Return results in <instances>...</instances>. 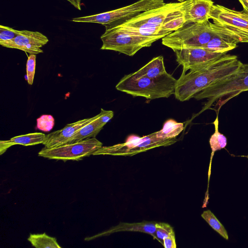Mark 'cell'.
Returning <instances> with one entry per match:
<instances>
[{
    "mask_svg": "<svg viewBox=\"0 0 248 248\" xmlns=\"http://www.w3.org/2000/svg\"><path fill=\"white\" fill-rule=\"evenodd\" d=\"M192 1L165 3L113 27L126 32L160 39L187 24L185 16Z\"/></svg>",
    "mask_w": 248,
    "mask_h": 248,
    "instance_id": "1",
    "label": "cell"
},
{
    "mask_svg": "<svg viewBox=\"0 0 248 248\" xmlns=\"http://www.w3.org/2000/svg\"><path fill=\"white\" fill-rule=\"evenodd\" d=\"M243 64L236 55L226 53L205 66L182 73L177 79L175 97L180 101L188 100L213 83L236 72Z\"/></svg>",
    "mask_w": 248,
    "mask_h": 248,
    "instance_id": "2",
    "label": "cell"
},
{
    "mask_svg": "<svg viewBox=\"0 0 248 248\" xmlns=\"http://www.w3.org/2000/svg\"><path fill=\"white\" fill-rule=\"evenodd\" d=\"M177 79L167 73L155 78L125 75L116 85V89L133 96L148 99L168 98L174 94Z\"/></svg>",
    "mask_w": 248,
    "mask_h": 248,
    "instance_id": "3",
    "label": "cell"
},
{
    "mask_svg": "<svg viewBox=\"0 0 248 248\" xmlns=\"http://www.w3.org/2000/svg\"><path fill=\"white\" fill-rule=\"evenodd\" d=\"M248 91V64H243L236 72L220 79L197 93L193 98L197 100L207 98L208 101L202 111L209 108L216 102V110L232 98L243 92Z\"/></svg>",
    "mask_w": 248,
    "mask_h": 248,
    "instance_id": "4",
    "label": "cell"
},
{
    "mask_svg": "<svg viewBox=\"0 0 248 248\" xmlns=\"http://www.w3.org/2000/svg\"><path fill=\"white\" fill-rule=\"evenodd\" d=\"M215 25L209 20L188 23L162 38V44L175 51L202 47L215 34Z\"/></svg>",
    "mask_w": 248,
    "mask_h": 248,
    "instance_id": "5",
    "label": "cell"
},
{
    "mask_svg": "<svg viewBox=\"0 0 248 248\" xmlns=\"http://www.w3.org/2000/svg\"><path fill=\"white\" fill-rule=\"evenodd\" d=\"M165 4L163 0H139L130 5L118 9L91 16L75 17V22L94 23L106 28L120 25L137 15Z\"/></svg>",
    "mask_w": 248,
    "mask_h": 248,
    "instance_id": "6",
    "label": "cell"
},
{
    "mask_svg": "<svg viewBox=\"0 0 248 248\" xmlns=\"http://www.w3.org/2000/svg\"><path fill=\"white\" fill-rule=\"evenodd\" d=\"M102 50H110L134 56L143 47H149L156 41V37L139 35L123 31L115 27L106 28L100 37Z\"/></svg>",
    "mask_w": 248,
    "mask_h": 248,
    "instance_id": "7",
    "label": "cell"
},
{
    "mask_svg": "<svg viewBox=\"0 0 248 248\" xmlns=\"http://www.w3.org/2000/svg\"><path fill=\"white\" fill-rule=\"evenodd\" d=\"M176 141V138L168 139L158 138L156 132L142 137L131 135L124 143L102 146L93 155L132 156L156 147L169 146Z\"/></svg>",
    "mask_w": 248,
    "mask_h": 248,
    "instance_id": "8",
    "label": "cell"
},
{
    "mask_svg": "<svg viewBox=\"0 0 248 248\" xmlns=\"http://www.w3.org/2000/svg\"><path fill=\"white\" fill-rule=\"evenodd\" d=\"M102 143L95 138H88L72 143H67L58 147L43 148L38 155L49 159L79 160L93 155L102 146Z\"/></svg>",
    "mask_w": 248,
    "mask_h": 248,
    "instance_id": "9",
    "label": "cell"
},
{
    "mask_svg": "<svg viewBox=\"0 0 248 248\" xmlns=\"http://www.w3.org/2000/svg\"><path fill=\"white\" fill-rule=\"evenodd\" d=\"M213 23L225 27L233 32L240 43H248V13L238 11L222 5H213L209 14Z\"/></svg>",
    "mask_w": 248,
    "mask_h": 248,
    "instance_id": "10",
    "label": "cell"
},
{
    "mask_svg": "<svg viewBox=\"0 0 248 248\" xmlns=\"http://www.w3.org/2000/svg\"><path fill=\"white\" fill-rule=\"evenodd\" d=\"M177 63L182 66V73L209 63L226 53H218L203 47L182 49L174 51Z\"/></svg>",
    "mask_w": 248,
    "mask_h": 248,
    "instance_id": "11",
    "label": "cell"
},
{
    "mask_svg": "<svg viewBox=\"0 0 248 248\" xmlns=\"http://www.w3.org/2000/svg\"><path fill=\"white\" fill-rule=\"evenodd\" d=\"M48 42L46 36L39 31H20L19 34L14 39L0 42L1 46L22 50L30 54L43 53L41 48Z\"/></svg>",
    "mask_w": 248,
    "mask_h": 248,
    "instance_id": "12",
    "label": "cell"
},
{
    "mask_svg": "<svg viewBox=\"0 0 248 248\" xmlns=\"http://www.w3.org/2000/svg\"><path fill=\"white\" fill-rule=\"evenodd\" d=\"M215 25V34L202 47L218 53H227L236 48L240 43L239 38L225 27L217 24Z\"/></svg>",
    "mask_w": 248,
    "mask_h": 248,
    "instance_id": "13",
    "label": "cell"
},
{
    "mask_svg": "<svg viewBox=\"0 0 248 248\" xmlns=\"http://www.w3.org/2000/svg\"><path fill=\"white\" fill-rule=\"evenodd\" d=\"M97 115L66 124L63 128L46 135L42 143L46 148H51L66 144L69 140L83 126L92 122Z\"/></svg>",
    "mask_w": 248,
    "mask_h": 248,
    "instance_id": "14",
    "label": "cell"
},
{
    "mask_svg": "<svg viewBox=\"0 0 248 248\" xmlns=\"http://www.w3.org/2000/svg\"><path fill=\"white\" fill-rule=\"evenodd\" d=\"M214 2L211 0H193L186 14L187 24L203 22L209 19Z\"/></svg>",
    "mask_w": 248,
    "mask_h": 248,
    "instance_id": "15",
    "label": "cell"
},
{
    "mask_svg": "<svg viewBox=\"0 0 248 248\" xmlns=\"http://www.w3.org/2000/svg\"><path fill=\"white\" fill-rule=\"evenodd\" d=\"M156 222L153 221H143L138 223H120L118 225L111 228L109 230L102 233L97 234L90 238H87V240H91L104 235H108L111 233L121 231H134L140 232L150 234L154 238L157 239L155 235V224Z\"/></svg>",
    "mask_w": 248,
    "mask_h": 248,
    "instance_id": "16",
    "label": "cell"
},
{
    "mask_svg": "<svg viewBox=\"0 0 248 248\" xmlns=\"http://www.w3.org/2000/svg\"><path fill=\"white\" fill-rule=\"evenodd\" d=\"M46 135L41 132L29 133L14 137L9 140L0 141V155L5 152L10 147L19 144L23 146H32L42 144Z\"/></svg>",
    "mask_w": 248,
    "mask_h": 248,
    "instance_id": "17",
    "label": "cell"
},
{
    "mask_svg": "<svg viewBox=\"0 0 248 248\" xmlns=\"http://www.w3.org/2000/svg\"><path fill=\"white\" fill-rule=\"evenodd\" d=\"M162 56L152 59L149 62L138 71L133 73L138 77L155 78L167 73Z\"/></svg>",
    "mask_w": 248,
    "mask_h": 248,
    "instance_id": "18",
    "label": "cell"
},
{
    "mask_svg": "<svg viewBox=\"0 0 248 248\" xmlns=\"http://www.w3.org/2000/svg\"><path fill=\"white\" fill-rule=\"evenodd\" d=\"M98 116V114L97 118ZM97 118L81 128L67 143H74L88 138H95L104 127L98 123Z\"/></svg>",
    "mask_w": 248,
    "mask_h": 248,
    "instance_id": "19",
    "label": "cell"
},
{
    "mask_svg": "<svg viewBox=\"0 0 248 248\" xmlns=\"http://www.w3.org/2000/svg\"><path fill=\"white\" fill-rule=\"evenodd\" d=\"M213 124L215 125V132L211 136L209 140V143L212 152L208 170V185L211 174L212 160L214 155L215 152L224 148L226 146L227 142L226 137L218 131V119L217 114L215 120L213 122Z\"/></svg>",
    "mask_w": 248,
    "mask_h": 248,
    "instance_id": "20",
    "label": "cell"
},
{
    "mask_svg": "<svg viewBox=\"0 0 248 248\" xmlns=\"http://www.w3.org/2000/svg\"><path fill=\"white\" fill-rule=\"evenodd\" d=\"M184 124L178 123L173 119L166 121L162 128L156 132L158 138L163 139L175 138L184 129Z\"/></svg>",
    "mask_w": 248,
    "mask_h": 248,
    "instance_id": "21",
    "label": "cell"
},
{
    "mask_svg": "<svg viewBox=\"0 0 248 248\" xmlns=\"http://www.w3.org/2000/svg\"><path fill=\"white\" fill-rule=\"evenodd\" d=\"M28 240L36 248H61L56 238L42 234H30Z\"/></svg>",
    "mask_w": 248,
    "mask_h": 248,
    "instance_id": "22",
    "label": "cell"
},
{
    "mask_svg": "<svg viewBox=\"0 0 248 248\" xmlns=\"http://www.w3.org/2000/svg\"><path fill=\"white\" fill-rule=\"evenodd\" d=\"M201 217L222 237L227 240L229 239L228 234L225 227L210 210L203 211Z\"/></svg>",
    "mask_w": 248,
    "mask_h": 248,
    "instance_id": "23",
    "label": "cell"
},
{
    "mask_svg": "<svg viewBox=\"0 0 248 248\" xmlns=\"http://www.w3.org/2000/svg\"><path fill=\"white\" fill-rule=\"evenodd\" d=\"M37 128L44 132H49L54 125V119L50 115H43L37 119Z\"/></svg>",
    "mask_w": 248,
    "mask_h": 248,
    "instance_id": "24",
    "label": "cell"
},
{
    "mask_svg": "<svg viewBox=\"0 0 248 248\" xmlns=\"http://www.w3.org/2000/svg\"><path fill=\"white\" fill-rule=\"evenodd\" d=\"M36 66V54H30L26 63V75L29 84L32 85L33 82Z\"/></svg>",
    "mask_w": 248,
    "mask_h": 248,
    "instance_id": "25",
    "label": "cell"
},
{
    "mask_svg": "<svg viewBox=\"0 0 248 248\" xmlns=\"http://www.w3.org/2000/svg\"><path fill=\"white\" fill-rule=\"evenodd\" d=\"M172 231V228L168 224L163 222L156 223L155 235L158 240H163Z\"/></svg>",
    "mask_w": 248,
    "mask_h": 248,
    "instance_id": "26",
    "label": "cell"
},
{
    "mask_svg": "<svg viewBox=\"0 0 248 248\" xmlns=\"http://www.w3.org/2000/svg\"><path fill=\"white\" fill-rule=\"evenodd\" d=\"M20 33V31L15 30L9 27L0 26V42L14 39Z\"/></svg>",
    "mask_w": 248,
    "mask_h": 248,
    "instance_id": "27",
    "label": "cell"
},
{
    "mask_svg": "<svg viewBox=\"0 0 248 248\" xmlns=\"http://www.w3.org/2000/svg\"><path fill=\"white\" fill-rule=\"evenodd\" d=\"M113 116L114 112L112 111L106 110L101 108L100 113L98 114L96 121L99 124L104 126L113 118Z\"/></svg>",
    "mask_w": 248,
    "mask_h": 248,
    "instance_id": "28",
    "label": "cell"
},
{
    "mask_svg": "<svg viewBox=\"0 0 248 248\" xmlns=\"http://www.w3.org/2000/svg\"><path fill=\"white\" fill-rule=\"evenodd\" d=\"M163 245L165 248H176V244L174 232L172 231L163 240Z\"/></svg>",
    "mask_w": 248,
    "mask_h": 248,
    "instance_id": "29",
    "label": "cell"
},
{
    "mask_svg": "<svg viewBox=\"0 0 248 248\" xmlns=\"http://www.w3.org/2000/svg\"><path fill=\"white\" fill-rule=\"evenodd\" d=\"M68 1L71 4H72L74 7L78 9L79 10H81V0H66Z\"/></svg>",
    "mask_w": 248,
    "mask_h": 248,
    "instance_id": "30",
    "label": "cell"
},
{
    "mask_svg": "<svg viewBox=\"0 0 248 248\" xmlns=\"http://www.w3.org/2000/svg\"><path fill=\"white\" fill-rule=\"evenodd\" d=\"M243 7V11L248 13V0H239Z\"/></svg>",
    "mask_w": 248,
    "mask_h": 248,
    "instance_id": "31",
    "label": "cell"
},
{
    "mask_svg": "<svg viewBox=\"0 0 248 248\" xmlns=\"http://www.w3.org/2000/svg\"><path fill=\"white\" fill-rule=\"evenodd\" d=\"M178 0L179 2H184L185 1H186V0Z\"/></svg>",
    "mask_w": 248,
    "mask_h": 248,
    "instance_id": "32",
    "label": "cell"
}]
</instances>
